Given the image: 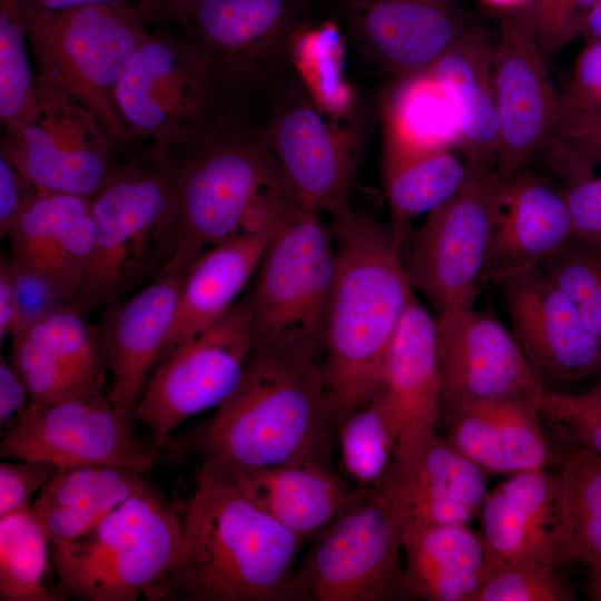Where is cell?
<instances>
[{
  "label": "cell",
  "mask_w": 601,
  "mask_h": 601,
  "mask_svg": "<svg viewBox=\"0 0 601 601\" xmlns=\"http://www.w3.org/2000/svg\"><path fill=\"white\" fill-rule=\"evenodd\" d=\"M470 167L451 149L387 152L384 184L391 229L402 246L410 224L450 199L464 184Z\"/></svg>",
  "instance_id": "cell-34"
},
{
  "label": "cell",
  "mask_w": 601,
  "mask_h": 601,
  "mask_svg": "<svg viewBox=\"0 0 601 601\" xmlns=\"http://www.w3.org/2000/svg\"><path fill=\"white\" fill-rule=\"evenodd\" d=\"M333 238L321 215L307 208L275 235L248 297L254 343L318 357L336 273Z\"/></svg>",
  "instance_id": "cell-10"
},
{
  "label": "cell",
  "mask_w": 601,
  "mask_h": 601,
  "mask_svg": "<svg viewBox=\"0 0 601 601\" xmlns=\"http://www.w3.org/2000/svg\"><path fill=\"white\" fill-rule=\"evenodd\" d=\"M179 561L167 583L197 601H296L303 541L201 464L183 520Z\"/></svg>",
  "instance_id": "cell-3"
},
{
  "label": "cell",
  "mask_w": 601,
  "mask_h": 601,
  "mask_svg": "<svg viewBox=\"0 0 601 601\" xmlns=\"http://www.w3.org/2000/svg\"><path fill=\"white\" fill-rule=\"evenodd\" d=\"M30 394L26 383L10 362L0 357V426L4 437L17 425L30 405Z\"/></svg>",
  "instance_id": "cell-51"
},
{
  "label": "cell",
  "mask_w": 601,
  "mask_h": 601,
  "mask_svg": "<svg viewBox=\"0 0 601 601\" xmlns=\"http://www.w3.org/2000/svg\"><path fill=\"white\" fill-rule=\"evenodd\" d=\"M299 0H203L183 22L205 58L224 114L258 119L297 79L290 41Z\"/></svg>",
  "instance_id": "cell-8"
},
{
  "label": "cell",
  "mask_w": 601,
  "mask_h": 601,
  "mask_svg": "<svg viewBox=\"0 0 601 601\" xmlns=\"http://www.w3.org/2000/svg\"><path fill=\"white\" fill-rule=\"evenodd\" d=\"M253 346L247 298L167 352L148 380L135 414L149 428L152 445L170 449L171 433L179 424L224 403L238 386Z\"/></svg>",
  "instance_id": "cell-12"
},
{
  "label": "cell",
  "mask_w": 601,
  "mask_h": 601,
  "mask_svg": "<svg viewBox=\"0 0 601 601\" xmlns=\"http://www.w3.org/2000/svg\"><path fill=\"white\" fill-rule=\"evenodd\" d=\"M406 524L382 486L359 490L296 568V601L416 600L402 561Z\"/></svg>",
  "instance_id": "cell-9"
},
{
  "label": "cell",
  "mask_w": 601,
  "mask_h": 601,
  "mask_svg": "<svg viewBox=\"0 0 601 601\" xmlns=\"http://www.w3.org/2000/svg\"><path fill=\"white\" fill-rule=\"evenodd\" d=\"M18 321L16 268L10 255L0 259V342L12 335Z\"/></svg>",
  "instance_id": "cell-52"
},
{
  "label": "cell",
  "mask_w": 601,
  "mask_h": 601,
  "mask_svg": "<svg viewBox=\"0 0 601 601\" xmlns=\"http://www.w3.org/2000/svg\"><path fill=\"white\" fill-rule=\"evenodd\" d=\"M96 225L89 197L37 190L10 235V258L70 304L89 267Z\"/></svg>",
  "instance_id": "cell-24"
},
{
  "label": "cell",
  "mask_w": 601,
  "mask_h": 601,
  "mask_svg": "<svg viewBox=\"0 0 601 601\" xmlns=\"http://www.w3.org/2000/svg\"><path fill=\"white\" fill-rule=\"evenodd\" d=\"M14 332L24 333L88 387L102 391L106 354L98 328L85 313L67 304Z\"/></svg>",
  "instance_id": "cell-39"
},
{
  "label": "cell",
  "mask_w": 601,
  "mask_h": 601,
  "mask_svg": "<svg viewBox=\"0 0 601 601\" xmlns=\"http://www.w3.org/2000/svg\"><path fill=\"white\" fill-rule=\"evenodd\" d=\"M404 570L416 600L474 601L486 565L482 534L469 524L405 526Z\"/></svg>",
  "instance_id": "cell-32"
},
{
  "label": "cell",
  "mask_w": 601,
  "mask_h": 601,
  "mask_svg": "<svg viewBox=\"0 0 601 601\" xmlns=\"http://www.w3.org/2000/svg\"><path fill=\"white\" fill-rule=\"evenodd\" d=\"M116 104L134 139L178 149L224 116L209 66L194 42L164 28L148 32L130 58Z\"/></svg>",
  "instance_id": "cell-11"
},
{
  "label": "cell",
  "mask_w": 601,
  "mask_h": 601,
  "mask_svg": "<svg viewBox=\"0 0 601 601\" xmlns=\"http://www.w3.org/2000/svg\"><path fill=\"white\" fill-rule=\"evenodd\" d=\"M381 486L407 524H469L480 515L489 493L485 472L437 432L413 457L394 461Z\"/></svg>",
  "instance_id": "cell-27"
},
{
  "label": "cell",
  "mask_w": 601,
  "mask_h": 601,
  "mask_svg": "<svg viewBox=\"0 0 601 601\" xmlns=\"http://www.w3.org/2000/svg\"><path fill=\"white\" fill-rule=\"evenodd\" d=\"M207 467L303 542L322 534L359 492L324 462Z\"/></svg>",
  "instance_id": "cell-25"
},
{
  "label": "cell",
  "mask_w": 601,
  "mask_h": 601,
  "mask_svg": "<svg viewBox=\"0 0 601 601\" xmlns=\"http://www.w3.org/2000/svg\"><path fill=\"white\" fill-rule=\"evenodd\" d=\"M572 237V220L562 190L521 169L501 180L495 195L486 280L541 265Z\"/></svg>",
  "instance_id": "cell-26"
},
{
  "label": "cell",
  "mask_w": 601,
  "mask_h": 601,
  "mask_svg": "<svg viewBox=\"0 0 601 601\" xmlns=\"http://www.w3.org/2000/svg\"><path fill=\"white\" fill-rule=\"evenodd\" d=\"M197 257L176 252L150 284L128 300L107 306L97 327L114 381L109 400L130 432L147 376L164 356L186 274Z\"/></svg>",
  "instance_id": "cell-19"
},
{
  "label": "cell",
  "mask_w": 601,
  "mask_h": 601,
  "mask_svg": "<svg viewBox=\"0 0 601 601\" xmlns=\"http://www.w3.org/2000/svg\"><path fill=\"white\" fill-rule=\"evenodd\" d=\"M14 461L0 464V516L31 505L32 495L60 469L40 461Z\"/></svg>",
  "instance_id": "cell-47"
},
{
  "label": "cell",
  "mask_w": 601,
  "mask_h": 601,
  "mask_svg": "<svg viewBox=\"0 0 601 601\" xmlns=\"http://www.w3.org/2000/svg\"><path fill=\"white\" fill-rule=\"evenodd\" d=\"M550 147L564 177L601 168V111L579 109L566 99L562 122Z\"/></svg>",
  "instance_id": "cell-44"
},
{
  "label": "cell",
  "mask_w": 601,
  "mask_h": 601,
  "mask_svg": "<svg viewBox=\"0 0 601 601\" xmlns=\"http://www.w3.org/2000/svg\"><path fill=\"white\" fill-rule=\"evenodd\" d=\"M597 0H532L529 12L541 53L550 67L554 57L582 33Z\"/></svg>",
  "instance_id": "cell-45"
},
{
  "label": "cell",
  "mask_w": 601,
  "mask_h": 601,
  "mask_svg": "<svg viewBox=\"0 0 601 601\" xmlns=\"http://www.w3.org/2000/svg\"><path fill=\"white\" fill-rule=\"evenodd\" d=\"M560 511L553 564H582L601 575V457L569 450L560 463Z\"/></svg>",
  "instance_id": "cell-33"
},
{
  "label": "cell",
  "mask_w": 601,
  "mask_h": 601,
  "mask_svg": "<svg viewBox=\"0 0 601 601\" xmlns=\"http://www.w3.org/2000/svg\"><path fill=\"white\" fill-rule=\"evenodd\" d=\"M461 144L456 110L426 70L404 79L388 111L387 152L451 149Z\"/></svg>",
  "instance_id": "cell-35"
},
{
  "label": "cell",
  "mask_w": 601,
  "mask_h": 601,
  "mask_svg": "<svg viewBox=\"0 0 601 601\" xmlns=\"http://www.w3.org/2000/svg\"><path fill=\"white\" fill-rule=\"evenodd\" d=\"M16 0H0V119L4 131L22 125L37 104V75Z\"/></svg>",
  "instance_id": "cell-41"
},
{
  "label": "cell",
  "mask_w": 601,
  "mask_h": 601,
  "mask_svg": "<svg viewBox=\"0 0 601 601\" xmlns=\"http://www.w3.org/2000/svg\"><path fill=\"white\" fill-rule=\"evenodd\" d=\"M171 150L177 250L199 256L235 235L257 197L284 175L250 118L224 115Z\"/></svg>",
  "instance_id": "cell-7"
},
{
  "label": "cell",
  "mask_w": 601,
  "mask_h": 601,
  "mask_svg": "<svg viewBox=\"0 0 601 601\" xmlns=\"http://www.w3.org/2000/svg\"><path fill=\"white\" fill-rule=\"evenodd\" d=\"M10 363L21 376L31 404L51 405L95 391L22 332L11 335Z\"/></svg>",
  "instance_id": "cell-42"
},
{
  "label": "cell",
  "mask_w": 601,
  "mask_h": 601,
  "mask_svg": "<svg viewBox=\"0 0 601 601\" xmlns=\"http://www.w3.org/2000/svg\"><path fill=\"white\" fill-rule=\"evenodd\" d=\"M427 70L456 110L466 164L496 170L499 112L493 48L480 31H466Z\"/></svg>",
  "instance_id": "cell-29"
},
{
  "label": "cell",
  "mask_w": 601,
  "mask_h": 601,
  "mask_svg": "<svg viewBox=\"0 0 601 601\" xmlns=\"http://www.w3.org/2000/svg\"><path fill=\"white\" fill-rule=\"evenodd\" d=\"M37 189L19 168L0 152V237H8Z\"/></svg>",
  "instance_id": "cell-50"
},
{
  "label": "cell",
  "mask_w": 601,
  "mask_h": 601,
  "mask_svg": "<svg viewBox=\"0 0 601 601\" xmlns=\"http://www.w3.org/2000/svg\"><path fill=\"white\" fill-rule=\"evenodd\" d=\"M581 35L588 41L601 39V0H597L593 4Z\"/></svg>",
  "instance_id": "cell-56"
},
{
  "label": "cell",
  "mask_w": 601,
  "mask_h": 601,
  "mask_svg": "<svg viewBox=\"0 0 601 601\" xmlns=\"http://www.w3.org/2000/svg\"><path fill=\"white\" fill-rule=\"evenodd\" d=\"M93 253L70 303L87 313L120 300L156 276L177 250V208L171 150L155 144L116 167L90 197Z\"/></svg>",
  "instance_id": "cell-4"
},
{
  "label": "cell",
  "mask_w": 601,
  "mask_h": 601,
  "mask_svg": "<svg viewBox=\"0 0 601 601\" xmlns=\"http://www.w3.org/2000/svg\"><path fill=\"white\" fill-rule=\"evenodd\" d=\"M539 406L569 450L583 449L601 457V381L580 393L546 390Z\"/></svg>",
  "instance_id": "cell-43"
},
{
  "label": "cell",
  "mask_w": 601,
  "mask_h": 601,
  "mask_svg": "<svg viewBox=\"0 0 601 601\" xmlns=\"http://www.w3.org/2000/svg\"><path fill=\"white\" fill-rule=\"evenodd\" d=\"M50 541L31 505L0 516V600L57 601L45 578Z\"/></svg>",
  "instance_id": "cell-36"
},
{
  "label": "cell",
  "mask_w": 601,
  "mask_h": 601,
  "mask_svg": "<svg viewBox=\"0 0 601 601\" xmlns=\"http://www.w3.org/2000/svg\"><path fill=\"white\" fill-rule=\"evenodd\" d=\"M486 3L500 8H521L530 4L532 0H484Z\"/></svg>",
  "instance_id": "cell-58"
},
{
  "label": "cell",
  "mask_w": 601,
  "mask_h": 601,
  "mask_svg": "<svg viewBox=\"0 0 601 601\" xmlns=\"http://www.w3.org/2000/svg\"><path fill=\"white\" fill-rule=\"evenodd\" d=\"M183 534L176 509L148 484L83 535L53 545L61 597L82 601L167 597Z\"/></svg>",
  "instance_id": "cell-5"
},
{
  "label": "cell",
  "mask_w": 601,
  "mask_h": 601,
  "mask_svg": "<svg viewBox=\"0 0 601 601\" xmlns=\"http://www.w3.org/2000/svg\"><path fill=\"white\" fill-rule=\"evenodd\" d=\"M599 374L601 375V372Z\"/></svg>",
  "instance_id": "cell-59"
},
{
  "label": "cell",
  "mask_w": 601,
  "mask_h": 601,
  "mask_svg": "<svg viewBox=\"0 0 601 601\" xmlns=\"http://www.w3.org/2000/svg\"><path fill=\"white\" fill-rule=\"evenodd\" d=\"M144 472L115 464L61 467L31 504L52 545L69 543L98 525L148 483Z\"/></svg>",
  "instance_id": "cell-31"
},
{
  "label": "cell",
  "mask_w": 601,
  "mask_h": 601,
  "mask_svg": "<svg viewBox=\"0 0 601 601\" xmlns=\"http://www.w3.org/2000/svg\"><path fill=\"white\" fill-rule=\"evenodd\" d=\"M32 49L37 77L85 105L114 146L134 137L116 104L127 65L148 31L135 4L33 9L16 0Z\"/></svg>",
  "instance_id": "cell-6"
},
{
  "label": "cell",
  "mask_w": 601,
  "mask_h": 601,
  "mask_svg": "<svg viewBox=\"0 0 601 601\" xmlns=\"http://www.w3.org/2000/svg\"><path fill=\"white\" fill-rule=\"evenodd\" d=\"M278 231L235 234L210 246L193 262L180 289L164 356L228 312Z\"/></svg>",
  "instance_id": "cell-30"
},
{
  "label": "cell",
  "mask_w": 601,
  "mask_h": 601,
  "mask_svg": "<svg viewBox=\"0 0 601 601\" xmlns=\"http://www.w3.org/2000/svg\"><path fill=\"white\" fill-rule=\"evenodd\" d=\"M529 9L506 14L493 48V76L499 112L496 174L505 180L554 140L566 97L548 72Z\"/></svg>",
  "instance_id": "cell-16"
},
{
  "label": "cell",
  "mask_w": 601,
  "mask_h": 601,
  "mask_svg": "<svg viewBox=\"0 0 601 601\" xmlns=\"http://www.w3.org/2000/svg\"><path fill=\"white\" fill-rule=\"evenodd\" d=\"M339 473L358 490L375 489L387 477L396 439L377 395L347 415L336 431Z\"/></svg>",
  "instance_id": "cell-38"
},
{
  "label": "cell",
  "mask_w": 601,
  "mask_h": 601,
  "mask_svg": "<svg viewBox=\"0 0 601 601\" xmlns=\"http://www.w3.org/2000/svg\"><path fill=\"white\" fill-rule=\"evenodd\" d=\"M565 179L562 193L570 210L573 237L601 250V178L580 174Z\"/></svg>",
  "instance_id": "cell-46"
},
{
  "label": "cell",
  "mask_w": 601,
  "mask_h": 601,
  "mask_svg": "<svg viewBox=\"0 0 601 601\" xmlns=\"http://www.w3.org/2000/svg\"><path fill=\"white\" fill-rule=\"evenodd\" d=\"M203 0H136V8L145 22L177 21L180 24Z\"/></svg>",
  "instance_id": "cell-54"
},
{
  "label": "cell",
  "mask_w": 601,
  "mask_h": 601,
  "mask_svg": "<svg viewBox=\"0 0 601 601\" xmlns=\"http://www.w3.org/2000/svg\"><path fill=\"white\" fill-rule=\"evenodd\" d=\"M564 96L579 109L601 111V39L588 41L578 56Z\"/></svg>",
  "instance_id": "cell-49"
},
{
  "label": "cell",
  "mask_w": 601,
  "mask_h": 601,
  "mask_svg": "<svg viewBox=\"0 0 601 601\" xmlns=\"http://www.w3.org/2000/svg\"><path fill=\"white\" fill-rule=\"evenodd\" d=\"M486 565L474 601H575L566 574L552 563L504 558L486 548Z\"/></svg>",
  "instance_id": "cell-40"
},
{
  "label": "cell",
  "mask_w": 601,
  "mask_h": 601,
  "mask_svg": "<svg viewBox=\"0 0 601 601\" xmlns=\"http://www.w3.org/2000/svg\"><path fill=\"white\" fill-rule=\"evenodd\" d=\"M13 265L18 297V321L14 331L68 304L60 293L43 277L19 267L14 263Z\"/></svg>",
  "instance_id": "cell-48"
},
{
  "label": "cell",
  "mask_w": 601,
  "mask_h": 601,
  "mask_svg": "<svg viewBox=\"0 0 601 601\" xmlns=\"http://www.w3.org/2000/svg\"><path fill=\"white\" fill-rule=\"evenodd\" d=\"M20 2L37 9L45 11H62L73 8L88 7V6H124L134 4L131 0H19Z\"/></svg>",
  "instance_id": "cell-55"
},
{
  "label": "cell",
  "mask_w": 601,
  "mask_h": 601,
  "mask_svg": "<svg viewBox=\"0 0 601 601\" xmlns=\"http://www.w3.org/2000/svg\"><path fill=\"white\" fill-rule=\"evenodd\" d=\"M332 233L336 273L322 368L339 424L381 390L385 355L414 287L390 226L351 209L332 219Z\"/></svg>",
  "instance_id": "cell-1"
},
{
  "label": "cell",
  "mask_w": 601,
  "mask_h": 601,
  "mask_svg": "<svg viewBox=\"0 0 601 601\" xmlns=\"http://www.w3.org/2000/svg\"><path fill=\"white\" fill-rule=\"evenodd\" d=\"M112 147L85 105L37 77L36 107L22 125L4 131L0 152L37 190L90 198L116 168Z\"/></svg>",
  "instance_id": "cell-14"
},
{
  "label": "cell",
  "mask_w": 601,
  "mask_h": 601,
  "mask_svg": "<svg viewBox=\"0 0 601 601\" xmlns=\"http://www.w3.org/2000/svg\"><path fill=\"white\" fill-rule=\"evenodd\" d=\"M345 18L359 52L404 79L426 71L464 33L442 0H345Z\"/></svg>",
  "instance_id": "cell-22"
},
{
  "label": "cell",
  "mask_w": 601,
  "mask_h": 601,
  "mask_svg": "<svg viewBox=\"0 0 601 601\" xmlns=\"http://www.w3.org/2000/svg\"><path fill=\"white\" fill-rule=\"evenodd\" d=\"M443 410L476 401L528 397L545 387L512 332L473 307L436 317Z\"/></svg>",
  "instance_id": "cell-20"
},
{
  "label": "cell",
  "mask_w": 601,
  "mask_h": 601,
  "mask_svg": "<svg viewBox=\"0 0 601 601\" xmlns=\"http://www.w3.org/2000/svg\"><path fill=\"white\" fill-rule=\"evenodd\" d=\"M262 137L303 205L335 219L352 208V140L298 79L258 120Z\"/></svg>",
  "instance_id": "cell-15"
},
{
  "label": "cell",
  "mask_w": 601,
  "mask_h": 601,
  "mask_svg": "<svg viewBox=\"0 0 601 601\" xmlns=\"http://www.w3.org/2000/svg\"><path fill=\"white\" fill-rule=\"evenodd\" d=\"M574 304L585 325L601 341V259L583 282Z\"/></svg>",
  "instance_id": "cell-53"
},
{
  "label": "cell",
  "mask_w": 601,
  "mask_h": 601,
  "mask_svg": "<svg viewBox=\"0 0 601 601\" xmlns=\"http://www.w3.org/2000/svg\"><path fill=\"white\" fill-rule=\"evenodd\" d=\"M493 282L512 333L542 383H574L601 372V341L540 265L506 272Z\"/></svg>",
  "instance_id": "cell-18"
},
{
  "label": "cell",
  "mask_w": 601,
  "mask_h": 601,
  "mask_svg": "<svg viewBox=\"0 0 601 601\" xmlns=\"http://www.w3.org/2000/svg\"><path fill=\"white\" fill-rule=\"evenodd\" d=\"M542 421L532 398L476 401L443 410L442 437L484 472L510 475L560 465L566 454L551 444Z\"/></svg>",
  "instance_id": "cell-23"
},
{
  "label": "cell",
  "mask_w": 601,
  "mask_h": 601,
  "mask_svg": "<svg viewBox=\"0 0 601 601\" xmlns=\"http://www.w3.org/2000/svg\"><path fill=\"white\" fill-rule=\"evenodd\" d=\"M559 511L558 473L516 472L489 490L480 511L481 534L486 548L501 556L553 564Z\"/></svg>",
  "instance_id": "cell-28"
},
{
  "label": "cell",
  "mask_w": 601,
  "mask_h": 601,
  "mask_svg": "<svg viewBox=\"0 0 601 601\" xmlns=\"http://www.w3.org/2000/svg\"><path fill=\"white\" fill-rule=\"evenodd\" d=\"M344 37L334 23H300L290 41V59L304 88L331 117L353 111L354 96L344 72Z\"/></svg>",
  "instance_id": "cell-37"
},
{
  "label": "cell",
  "mask_w": 601,
  "mask_h": 601,
  "mask_svg": "<svg viewBox=\"0 0 601 601\" xmlns=\"http://www.w3.org/2000/svg\"><path fill=\"white\" fill-rule=\"evenodd\" d=\"M500 183L496 170L470 167L461 188L417 231L406 269L439 315L473 307L486 282Z\"/></svg>",
  "instance_id": "cell-13"
},
{
  "label": "cell",
  "mask_w": 601,
  "mask_h": 601,
  "mask_svg": "<svg viewBox=\"0 0 601 601\" xmlns=\"http://www.w3.org/2000/svg\"><path fill=\"white\" fill-rule=\"evenodd\" d=\"M376 395L396 439L395 461H407L437 432L443 412L436 318L415 296L387 348Z\"/></svg>",
  "instance_id": "cell-21"
},
{
  "label": "cell",
  "mask_w": 601,
  "mask_h": 601,
  "mask_svg": "<svg viewBox=\"0 0 601 601\" xmlns=\"http://www.w3.org/2000/svg\"><path fill=\"white\" fill-rule=\"evenodd\" d=\"M585 590L591 600L601 601V575L589 578Z\"/></svg>",
  "instance_id": "cell-57"
},
{
  "label": "cell",
  "mask_w": 601,
  "mask_h": 601,
  "mask_svg": "<svg viewBox=\"0 0 601 601\" xmlns=\"http://www.w3.org/2000/svg\"><path fill=\"white\" fill-rule=\"evenodd\" d=\"M337 427L317 358L254 343L233 394L174 445L210 467L332 464Z\"/></svg>",
  "instance_id": "cell-2"
},
{
  "label": "cell",
  "mask_w": 601,
  "mask_h": 601,
  "mask_svg": "<svg viewBox=\"0 0 601 601\" xmlns=\"http://www.w3.org/2000/svg\"><path fill=\"white\" fill-rule=\"evenodd\" d=\"M0 444L10 460L40 461L58 467L95 464L151 470L158 449L136 441L100 392L51 404L27 407Z\"/></svg>",
  "instance_id": "cell-17"
}]
</instances>
